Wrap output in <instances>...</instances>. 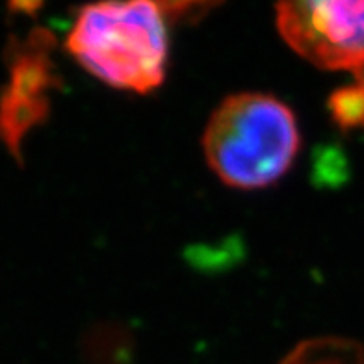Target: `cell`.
<instances>
[{
    "label": "cell",
    "mask_w": 364,
    "mask_h": 364,
    "mask_svg": "<svg viewBox=\"0 0 364 364\" xmlns=\"http://www.w3.org/2000/svg\"><path fill=\"white\" fill-rule=\"evenodd\" d=\"M279 364H364V348L344 336H318L299 342Z\"/></svg>",
    "instance_id": "obj_5"
},
{
    "label": "cell",
    "mask_w": 364,
    "mask_h": 364,
    "mask_svg": "<svg viewBox=\"0 0 364 364\" xmlns=\"http://www.w3.org/2000/svg\"><path fill=\"white\" fill-rule=\"evenodd\" d=\"M355 86L359 90L360 99H363V127H364V69L355 75Z\"/></svg>",
    "instance_id": "obj_6"
},
{
    "label": "cell",
    "mask_w": 364,
    "mask_h": 364,
    "mask_svg": "<svg viewBox=\"0 0 364 364\" xmlns=\"http://www.w3.org/2000/svg\"><path fill=\"white\" fill-rule=\"evenodd\" d=\"M279 34L307 62L326 71L364 69L363 0H299L275 6Z\"/></svg>",
    "instance_id": "obj_3"
},
{
    "label": "cell",
    "mask_w": 364,
    "mask_h": 364,
    "mask_svg": "<svg viewBox=\"0 0 364 364\" xmlns=\"http://www.w3.org/2000/svg\"><path fill=\"white\" fill-rule=\"evenodd\" d=\"M166 17L154 2L84 6L65 45L82 68L108 86L149 93L166 78Z\"/></svg>",
    "instance_id": "obj_1"
},
{
    "label": "cell",
    "mask_w": 364,
    "mask_h": 364,
    "mask_svg": "<svg viewBox=\"0 0 364 364\" xmlns=\"http://www.w3.org/2000/svg\"><path fill=\"white\" fill-rule=\"evenodd\" d=\"M50 48L53 36L38 30L11 60L10 84L0 102V138L17 156L26 132L50 112V91L58 87Z\"/></svg>",
    "instance_id": "obj_4"
},
{
    "label": "cell",
    "mask_w": 364,
    "mask_h": 364,
    "mask_svg": "<svg viewBox=\"0 0 364 364\" xmlns=\"http://www.w3.org/2000/svg\"><path fill=\"white\" fill-rule=\"evenodd\" d=\"M210 169L227 186L259 190L292 168L299 129L290 106L266 93H236L218 106L203 134Z\"/></svg>",
    "instance_id": "obj_2"
}]
</instances>
